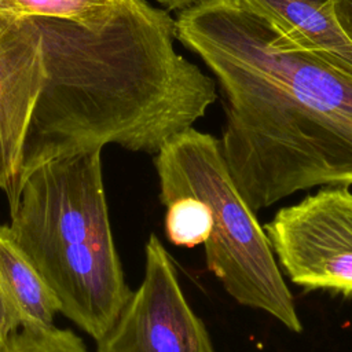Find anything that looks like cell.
<instances>
[{
	"label": "cell",
	"instance_id": "5",
	"mask_svg": "<svg viewBox=\"0 0 352 352\" xmlns=\"http://www.w3.org/2000/svg\"><path fill=\"white\" fill-rule=\"evenodd\" d=\"M285 275L305 290L352 296V191L324 186L264 226Z\"/></svg>",
	"mask_w": 352,
	"mask_h": 352
},
{
	"label": "cell",
	"instance_id": "4",
	"mask_svg": "<svg viewBox=\"0 0 352 352\" xmlns=\"http://www.w3.org/2000/svg\"><path fill=\"white\" fill-rule=\"evenodd\" d=\"M160 201L194 197L210 209L205 246L208 270L241 305L264 311L294 333L302 323L283 280L264 227L238 191L220 139L192 126L172 136L155 154Z\"/></svg>",
	"mask_w": 352,
	"mask_h": 352
},
{
	"label": "cell",
	"instance_id": "1",
	"mask_svg": "<svg viewBox=\"0 0 352 352\" xmlns=\"http://www.w3.org/2000/svg\"><path fill=\"white\" fill-rule=\"evenodd\" d=\"M175 23L176 40L224 94L221 153L252 210L301 190L352 184L351 72L239 0H199Z\"/></svg>",
	"mask_w": 352,
	"mask_h": 352
},
{
	"label": "cell",
	"instance_id": "8",
	"mask_svg": "<svg viewBox=\"0 0 352 352\" xmlns=\"http://www.w3.org/2000/svg\"><path fill=\"white\" fill-rule=\"evenodd\" d=\"M294 44L352 73V44L344 36L333 0H239Z\"/></svg>",
	"mask_w": 352,
	"mask_h": 352
},
{
	"label": "cell",
	"instance_id": "11",
	"mask_svg": "<svg viewBox=\"0 0 352 352\" xmlns=\"http://www.w3.org/2000/svg\"><path fill=\"white\" fill-rule=\"evenodd\" d=\"M212 231L210 209L194 197H182L166 205L165 234L168 239L183 248L204 245Z\"/></svg>",
	"mask_w": 352,
	"mask_h": 352
},
{
	"label": "cell",
	"instance_id": "3",
	"mask_svg": "<svg viewBox=\"0 0 352 352\" xmlns=\"http://www.w3.org/2000/svg\"><path fill=\"white\" fill-rule=\"evenodd\" d=\"M100 148L43 162L23 176L8 234L54 292L59 312L100 338L128 301L103 187Z\"/></svg>",
	"mask_w": 352,
	"mask_h": 352
},
{
	"label": "cell",
	"instance_id": "14",
	"mask_svg": "<svg viewBox=\"0 0 352 352\" xmlns=\"http://www.w3.org/2000/svg\"><path fill=\"white\" fill-rule=\"evenodd\" d=\"M333 10L344 36L352 44V0H333Z\"/></svg>",
	"mask_w": 352,
	"mask_h": 352
},
{
	"label": "cell",
	"instance_id": "10",
	"mask_svg": "<svg viewBox=\"0 0 352 352\" xmlns=\"http://www.w3.org/2000/svg\"><path fill=\"white\" fill-rule=\"evenodd\" d=\"M126 0H0V14L14 18H55L98 29L109 23Z\"/></svg>",
	"mask_w": 352,
	"mask_h": 352
},
{
	"label": "cell",
	"instance_id": "7",
	"mask_svg": "<svg viewBox=\"0 0 352 352\" xmlns=\"http://www.w3.org/2000/svg\"><path fill=\"white\" fill-rule=\"evenodd\" d=\"M43 78L41 34L34 21L0 14V124L7 151L18 172Z\"/></svg>",
	"mask_w": 352,
	"mask_h": 352
},
{
	"label": "cell",
	"instance_id": "6",
	"mask_svg": "<svg viewBox=\"0 0 352 352\" xmlns=\"http://www.w3.org/2000/svg\"><path fill=\"white\" fill-rule=\"evenodd\" d=\"M144 276L96 352H216L208 329L179 283L172 257L154 234L144 248Z\"/></svg>",
	"mask_w": 352,
	"mask_h": 352
},
{
	"label": "cell",
	"instance_id": "16",
	"mask_svg": "<svg viewBox=\"0 0 352 352\" xmlns=\"http://www.w3.org/2000/svg\"><path fill=\"white\" fill-rule=\"evenodd\" d=\"M157 3H160L161 6H164L166 10L169 11H182L192 4H195L199 0H155Z\"/></svg>",
	"mask_w": 352,
	"mask_h": 352
},
{
	"label": "cell",
	"instance_id": "9",
	"mask_svg": "<svg viewBox=\"0 0 352 352\" xmlns=\"http://www.w3.org/2000/svg\"><path fill=\"white\" fill-rule=\"evenodd\" d=\"M0 297L22 329L50 327L59 312L54 292L15 245L7 226H0Z\"/></svg>",
	"mask_w": 352,
	"mask_h": 352
},
{
	"label": "cell",
	"instance_id": "15",
	"mask_svg": "<svg viewBox=\"0 0 352 352\" xmlns=\"http://www.w3.org/2000/svg\"><path fill=\"white\" fill-rule=\"evenodd\" d=\"M18 326L10 315L3 298L0 297V352H4L11 336L16 331Z\"/></svg>",
	"mask_w": 352,
	"mask_h": 352
},
{
	"label": "cell",
	"instance_id": "12",
	"mask_svg": "<svg viewBox=\"0 0 352 352\" xmlns=\"http://www.w3.org/2000/svg\"><path fill=\"white\" fill-rule=\"evenodd\" d=\"M4 352H89L84 341L69 329L54 324L14 333Z\"/></svg>",
	"mask_w": 352,
	"mask_h": 352
},
{
	"label": "cell",
	"instance_id": "13",
	"mask_svg": "<svg viewBox=\"0 0 352 352\" xmlns=\"http://www.w3.org/2000/svg\"><path fill=\"white\" fill-rule=\"evenodd\" d=\"M18 184H19V172L14 165L12 160L6 147L4 135L0 124V188L6 192L10 209L16 204L18 199Z\"/></svg>",
	"mask_w": 352,
	"mask_h": 352
},
{
	"label": "cell",
	"instance_id": "2",
	"mask_svg": "<svg viewBox=\"0 0 352 352\" xmlns=\"http://www.w3.org/2000/svg\"><path fill=\"white\" fill-rule=\"evenodd\" d=\"M32 19L41 34L44 78L19 182L45 161L109 143L157 154L217 99L214 80L176 51L175 19L147 0H126L98 29Z\"/></svg>",
	"mask_w": 352,
	"mask_h": 352
}]
</instances>
